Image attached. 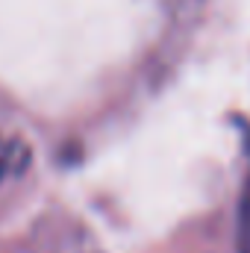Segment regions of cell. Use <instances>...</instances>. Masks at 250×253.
I'll return each instance as SVG.
<instances>
[{
    "mask_svg": "<svg viewBox=\"0 0 250 253\" xmlns=\"http://www.w3.org/2000/svg\"><path fill=\"white\" fill-rule=\"evenodd\" d=\"M248 147H250V138H248Z\"/></svg>",
    "mask_w": 250,
    "mask_h": 253,
    "instance_id": "cell-3",
    "label": "cell"
},
{
    "mask_svg": "<svg viewBox=\"0 0 250 253\" xmlns=\"http://www.w3.org/2000/svg\"><path fill=\"white\" fill-rule=\"evenodd\" d=\"M236 245H239V253H250V180H248V186H245V191H242V200H239Z\"/></svg>",
    "mask_w": 250,
    "mask_h": 253,
    "instance_id": "cell-2",
    "label": "cell"
},
{
    "mask_svg": "<svg viewBox=\"0 0 250 253\" xmlns=\"http://www.w3.org/2000/svg\"><path fill=\"white\" fill-rule=\"evenodd\" d=\"M30 162V153L21 141H12V138H3L0 135V183L18 171H24V165Z\"/></svg>",
    "mask_w": 250,
    "mask_h": 253,
    "instance_id": "cell-1",
    "label": "cell"
}]
</instances>
